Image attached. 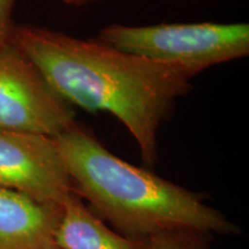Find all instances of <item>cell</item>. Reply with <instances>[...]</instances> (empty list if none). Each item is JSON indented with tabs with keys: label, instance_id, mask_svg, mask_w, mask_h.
Returning a JSON list of instances; mask_svg holds the SVG:
<instances>
[{
	"label": "cell",
	"instance_id": "6da1fadb",
	"mask_svg": "<svg viewBox=\"0 0 249 249\" xmlns=\"http://www.w3.org/2000/svg\"><path fill=\"white\" fill-rule=\"evenodd\" d=\"M11 40L67 103L118 118L135 139L145 166L154 167L158 129L177 99L191 91L195 73L44 27L14 26Z\"/></svg>",
	"mask_w": 249,
	"mask_h": 249
},
{
	"label": "cell",
	"instance_id": "7a4b0ae2",
	"mask_svg": "<svg viewBox=\"0 0 249 249\" xmlns=\"http://www.w3.org/2000/svg\"><path fill=\"white\" fill-rule=\"evenodd\" d=\"M54 139L76 194L129 238L179 230L236 232L200 195L120 160L77 123Z\"/></svg>",
	"mask_w": 249,
	"mask_h": 249
},
{
	"label": "cell",
	"instance_id": "3957f363",
	"mask_svg": "<svg viewBox=\"0 0 249 249\" xmlns=\"http://www.w3.org/2000/svg\"><path fill=\"white\" fill-rule=\"evenodd\" d=\"M98 40L126 53L173 64L195 75L213 65L249 53L247 23H161L128 27L111 24L99 31Z\"/></svg>",
	"mask_w": 249,
	"mask_h": 249
},
{
	"label": "cell",
	"instance_id": "277c9868",
	"mask_svg": "<svg viewBox=\"0 0 249 249\" xmlns=\"http://www.w3.org/2000/svg\"><path fill=\"white\" fill-rule=\"evenodd\" d=\"M75 112L12 40L0 48V128L57 138Z\"/></svg>",
	"mask_w": 249,
	"mask_h": 249
},
{
	"label": "cell",
	"instance_id": "5b68a950",
	"mask_svg": "<svg viewBox=\"0 0 249 249\" xmlns=\"http://www.w3.org/2000/svg\"><path fill=\"white\" fill-rule=\"evenodd\" d=\"M0 188L58 205L75 193L55 139L1 128Z\"/></svg>",
	"mask_w": 249,
	"mask_h": 249
},
{
	"label": "cell",
	"instance_id": "8992f818",
	"mask_svg": "<svg viewBox=\"0 0 249 249\" xmlns=\"http://www.w3.org/2000/svg\"><path fill=\"white\" fill-rule=\"evenodd\" d=\"M61 213L62 205L0 188V249H46L53 244Z\"/></svg>",
	"mask_w": 249,
	"mask_h": 249
},
{
	"label": "cell",
	"instance_id": "52a82bcc",
	"mask_svg": "<svg viewBox=\"0 0 249 249\" xmlns=\"http://www.w3.org/2000/svg\"><path fill=\"white\" fill-rule=\"evenodd\" d=\"M53 245L59 249H149L148 240L111 231L75 193L62 203Z\"/></svg>",
	"mask_w": 249,
	"mask_h": 249
},
{
	"label": "cell",
	"instance_id": "ba28073f",
	"mask_svg": "<svg viewBox=\"0 0 249 249\" xmlns=\"http://www.w3.org/2000/svg\"><path fill=\"white\" fill-rule=\"evenodd\" d=\"M202 236L203 233L187 230L158 233L148 239L149 249H207Z\"/></svg>",
	"mask_w": 249,
	"mask_h": 249
},
{
	"label": "cell",
	"instance_id": "9c48e42d",
	"mask_svg": "<svg viewBox=\"0 0 249 249\" xmlns=\"http://www.w3.org/2000/svg\"><path fill=\"white\" fill-rule=\"evenodd\" d=\"M17 0H0V48L11 40L13 23V9Z\"/></svg>",
	"mask_w": 249,
	"mask_h": 249
},
{
	"label": "cell",
	"instance_id": "30bf717a",
	"mask_svg": "<svg viewBox=\"0 0 249 249\" xmlns=\"http://www.w3.org/2000/svg\"><path fill=\"white\" fill-rule=\"evenodd\" d=\"M64 4L67 6H73V7H81V6L92 4V2L99 1V0H62Z\"/></svg>",
	"mask_w": 249,
	"mask_h": 249
},
{
	"label": "cell",
	"instance_id": "8fae6325",
	"mask_svg": "<svg viewBox=\"0 0 249 249\" xmlns=\"http://www.w3.org/2000/svg\"><path fill=\"white\" fill-rule=\"evenodd\" d=\"M46 249H59V248H58V247H55V246H54L53 244H52V245H50L49 247L46 248Z\"/></svg>",
	"mask_w": 249,
	"mask_h": 249
}]
</instances>
